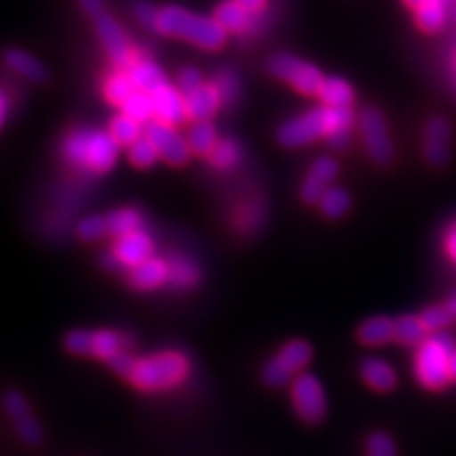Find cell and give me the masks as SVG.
<instances>
[{
    "label": "cell",
    "instance_id": "obj_1",
    "mask_svg": "<svg viewBox=\"0 0 456 456\" xmlns=\"http://www.w3.org/2000/svg\"><path fill=\"white\" fill-rule=\"evenodd\" d=\"M154 31L166 37L187 40L204 50H219L226 40V31L216 21V18L200 16V13L179 6L159 10Z\"/></svg>",
    "mask_w": 456,
    "mask_h": 456
},
{
    "label": "cell",
    "instance_id": "obj_2",
    "mask_svg": "<svg viewBox=\"0 0 456 456\" xmlns=\"http://www.w3.org/2000/svg\"><path fill=\"white\" fill-rule=\"evenodd\" d=\"M120 145L110 134L97 130H77L65 139V159L82 169L105 174L118 160Z\"/></svg>",
    "mask_w": 456,
    "mask_h": 456
},
{
    "label": "cell",
    "instance_id": "obj_3",
    "mask_svg": "<svg viewBox=\"0 0 456 456\" xmlns=\"http://www.w3.org/2000/svg\"><path fill=\"white\" fill-rule=\"evenodd\" d=\"M189 360L179 352H160L135 362L130 379L141 390H167L187 379Z\"/></svg>",
    "mask_w": 456,
    "mask_h": 456
},
{
    "label": "cell",
    "instance_id": "obj_4",
    "mask_svg": "<svg viewBox=\"0 0 456 456\" xmlns=\"http://www.w3.org/2000/svg\"><path fill=\"white\" fill-rule=\"evenodd\" d=\"M350 107H322V109H312L301 117H297L289 122H285L278 130V141L283 147L297 149L310 145V142L318 139H327L330 134L335 130L338 120L345 117V112Z\"/></svg>",
    "mask_w": 456,
    "mask_h": 456
},
{
    "label": "cell",
    "instance_id": "obj_5",
    "mask_svg": "<svg viewBox=\"0 0 456 456\" xmlns=\"http://www.w3.org/2000/svg\"><path fill=\"white\" fill-rule=\"evenodd\" d=\"M451 337L436 335L426 338L417 354V377L426 388H444L451 380L449 362L454 352Z\"/></svg>",
    "mask_w": 456,
    "mask_h": 456
},
{
    "label": "cell",
    "instance_id": "obj_6",
    "mask_svg": "<svg viewBox=\"0 0 456 456\" xmlns=\"http://www.w3.org/2000/svg\"><path fill=\"white\" fill-rule=\"evenodd\" d=\"M312 360V346L306 340H291L263 367V380L270 388L288 387Z\"/></svg>",
    "mask_w": 456,
    "mask_h": 456
},
{
    "label": "cell",
    "instance_id": "obj_7",
    "mask_svg": "<svg viewBox=\"0 0 456 456\" xmlns=\"http://www.w3.org/2000/svg\"><path fill=\"white\" fill-rule=\"evenodd\" d=\"M360 132L369 159L380 167L390 166L395 152L384 114L373 107L363 109L360 112Z\"/></svg>",
    "mask_w": 456,
    "mask_h": 456
},
{
    "label": "cell",
    "instance_id": "obj_8",
    "mask_svg": "<svg viewBox=\"0 0 456 456\" xmlns=\"http://www.w3.org/2000/svg\"><path fill=\"white\" fill-rule=\"evenodd\" d=\"M268 69L276 78L291 84L297 92L305 95H318L320 86L325 78L318 67L291 53H276L274 57H270Z\"/></svg>",
    "mask_w": 456,
    "mask_h": 456
},
{
    "label": "cell",
    "instance_id": "obj_9",
    "mask_svg": "<svg viewBox=\"0 0 456 456\" xmlns=\"http://www.w3.org/2000/svg\"><path fill=\"white\" fill-rule=\"evenodd\" d=\"M291 402L297 415L308 424H318L327 415L325 390L322 382L310 373H301L291 382Z\"/></svg>",
    "mask_w": 456,
    "mask_h": 456
},
{
    "label": "cell",
    "instance_id": "obj_10",
    "mask_svg": "<svg viewBox=\"0 0 456 456\" xmlns=\"http://www.w3.org/2000/svg\"><path fill=\"white\" fill-rule=\"evenodd\" d=\"M145 137L152 142L156 151H159L160 159L171 166H183L189 160V156L192 152L187 137H183L175 130V126L164 124L160 120H151L147 124Z\"/></svg>",
    "mask_w": 456,
    "mask_h": 456
},
{
    "label": "cell",
    "instance_id": "obj_11",
    "mask_svg": "<svg viewBox=\"0 0 456 456\" xmlns=\"http://www.w3.org/2000/svg\"><path fill=\"white\" fill-rule=\"evenodd\" d=\"M152 238L142 231H135L132 234H126L117 238L112 246V251L105 255V265L109 268H134L141 265L142 261H147L152 256Z\"/></svg>",
    "mask_w": 456,
    "mask_h": 456
},
{
    "label": "cell",
    "instance_id": "obj_12",
    "mask_svg": "<svg viewBox=\"0 0 456 456\" xmlns=\"http://www.w3.org/2000/svg\"><path fill=\"white\" fill-rule=\"evenodd\" d=\"M94 23H95L97 38L102 40V45L107 55L110 57V61L122 69L130 67L135 61V55L120 23L114 20L109 12H103L102 16H97Z\"/></svg>",
    "mask_w": 456,
    "mask_h": 456
},
{
    "label": "cell",
    "instance_id": "obj_13",
    "mask_svg": "<svg viewBox=\"0 0 456 456\" xmlns=\"http://www.w3.org/2000/svg\"><path fill=\"white\" fill-rule=\"evenodd\" d=\"M452 130L445 117H432L424 127V160L432 167H445L451 160Z\"/></svg>",
    "mask_w": 456,
    "mask_h": 456
},
{
    "label": "cell",
    "instance_id": "obj_14",
    "mask_svg": "<svg viewBox=\"0 0 456 456\" xmlns=\"http://www.w3.org/2000/svg\"><path fill=\"white\" fill-rule=\"evenodd\" d=\"M154 105V120H160L169 126H179L189 118L187 102L181 90L169 86L167 82L159 90L151 94Z\"/></svg>",
    "mask_w": 456,
    "mask_h": 456
},
{
    "label": "cell",
    "instance_id": "obj_15",
    "mask_svg": "<svg viewBox=\"0 0 456 456\" xmlns=\"http://www.w3.org/2000/svg\"><path fill=\"white\" fill-rule=\"evenodd\" d=\"M338 175V162L331 156H320L308 169L303 183V200L306 204H320L323 192L331 187V181Z\"/></svg>",
    "mask_w": 456,
    "mask_h": 456
},
{
    "label": "cell",
    "instance_id": "obj_16",
    "mask_svg": "<svg viewBox=\"0 0 456 456\" xmlns=\"http://www.w3.org/2000/svg\"><path fill=\"white\" fill-rule=\"evenodd\" d=\"M4 409L13 426H16V432L20 434V437L27 441V444H38L42 439V428L38 420L33 417L27 399L20 392H8L4 397Z\"/></svg>",
    "mask_w": 456,
    "mask_h": 456
},
{
    "label": "cell",
    "instance_id": "obj_17",
    "mask_svg": "<svg viewBox=\"0 0 456 456\" xmlns=\"http://www.w3.org/2000/svg\"><path fill=\"white\" fill-rule=\"evenodd\" d=\"M184 102H187L189 118L194 122H204L219 110L223 99L216 84H202L194 92L184 95Z\"/></svg>",
    "mask_w": 456,
    "mask_h": 456
},
{
    "label": "cell",
    "instance_id": "obj_18",
    "mask_svg": "<svg viewBox=\"0 0 456 456\" xmlns=\"http://www.w3.org/2000/svg\"><path fill=\"white\" fill-rule=\"evenodd\" d=\"M167 276H169L167 263L164 259H159V256H151V259L142 261L141 265L130 270V283L135 289L149 291V289L160 288L162 283L167 281Z\"/></svg>",
    "mask_w": 456,
    "mask_h": 456
},
{
    "label": "cell",
    "instance_id": "obj_19",
    "mask_svg": "<svg viewBox=\"0 0 456 456\" xmlns=\"http://www.w3.org/2000/svg\"><path fill=\"white\" fill-rule=\"evenodd\" d=\"M213 18L226 33H246L255 25V13L240 6L236 0H224V3H221Z\"/></svg>",
    "mask_w": 456,
    "mask_h": 456
},
{
    "label": "cell",
    "instance_id": "obj_20",
    "mask_svg": "<svg viewBox=\"0 0 456 456\" xmlns=\"http://www.w3.org/2000/svg\"><path fill=\"white\" fill-rule=\"evenodd\" d=\"M358 340L365 346H382L395 340V320L375 316L365 320L358 330Z\"/></svg>",
    "mask_w": 456,
    "mask_h": 456
},
{
    "label": "cell",
    "instance_id": "obj_21",
    "mask_svg": "<svg viewBox=\"0 0 456 456\" xmlns=\"http://www.w3.org/2000/svg\"><path fill=\"white\" fill-rule=\"evenodd\" d=\"M362 379L377 392H390L395 382V370L380 358H365L360 365Z\"/></svg>",
    "mask_w": 456,
    "mask_h": 456
},
{
    "label": "cell",
    "instance_id": "obj_22",
    "mask_svg": "<svg viewBox=\"0 0 456 456\" xmlns=\"http://www.w3.org/2000/svg\"><path fill=\"white\" fill-rule=\"evenodd\" d=\"M127 75H130L135 90L145 94H152L166 84L162 69L149 60H135L127 67Z\"/></svg>",
    "mask_w": 456,
    "mask_h": 456
},
{
    "label": "cell",
    "instance_id": "obj_23",
    "mask_svg": "<svg viewBox=\"0 0 456 456\" xmlns=\"http://www.w3.org/2000/svg\"><path fill=\"white\" fill-rule=\"evenodd\" d=\"M4 63L13 73H18L23 78L33 82L46 80V69L35 55L27 53L23 50H8L4 55Z\"/></svg>",
    "mask_w": 456,
    "mask_h": 456
},
{
    "label": "cell",
    "instance_id": "obj_24",
    "mask_svg": "<svg viewBox=\"0 0 456 456\" xmlns=\"http://www.w3.org/2000/svg\"><path fill=\"white\" fill-rule=\"evenodd\" d=\"M167 268H169V276H167V283L174 289H191L198 283L200 280V270L198 266L189 259V256L183 255H174L167 261Z\"/></svg>",
    "mask_w": 456,
    "mask_h": 456
},
{
    "label": "cell",
    "instance_id": "obj_25",
    "mask_svg": "<svg viewBox=\"0 0 456 456\" xmlns=\"http://www.w3.org/2000/svg\"><path fill=\"white\" fill-rule=\"evenodd\" d=\"M318 97L322 99L325 107H331V109L350 107L354 102V90L346 80L330 77V78H323Z\"/></svg>",
    "mask_w": 456,
    "mask_h": 456
},
{
    "label": "cell",
    "instance_id": "obj_26",
    "mask_svg": "<svg viewBox=\"0 0 456 456\" xmlns=\"http://www.w3.org/2000/svg\"><path fill=\"white\" fill-rule=\"evenodd\" d=\"M124 350V338L117 331L99 330L90 335V355H95L99 360H110L114 355Z\"/></svg>",
    "mask_w": 456,
    "mask_h": 456
},
{
    "label": "cell",
    "instance_id": "obj_27",
    "mask_svg": "<svg viewBox=\"0 0 456 456\" xmlns=\"http://www.w3.org/2000/svg\"><path fill=\"white\" fill-rule=\"evenodd\" d=\"M105 219H107L109 236H114V238L141 231L142 226V216L137 209H132V208L112 211L109 216H105Z\"/></svg>",
    "mask_w": 456,
    "mask_h": 456
},
{
    "label": "cell",
    "instance_id": "obj_28",
    "mask_svg": "<svg viewBox=\"0 0 456 456\" xmlns=\"http://www.w3.org/2000/svg\"><path fill=\"white\" fill-rule=\"evenodd\" d=\"M428 330L420 316H402L395 320V340L403 346H419L426 340Z\"/></svg>",
    "mask_w": 456,
    "mask_h": 456
},
{
    "label": "cell",
    "instance_id": "obj_29",
    "mask_svg": "<svg viewBox=\"0 0 456 456\" xmlns=\"http://www.w3.org/2000/svg\"><path fill=\"white\" fill-rule=\"evenodd\" d=\"M187 142L192 152L208 154L217 145V130L209 120L194 122L187 134Z\"/></svg>",
    "mask_w": 456,
    "mask_h": 456
},
{
    "label": "cell",
    "instance_id": "obj_30",
    "mask_svg": "<svg viewBox=\"0 0 456 456\" xmlns=\"http://www.w3.org/2000/svg\"><path fill=\"white\" fill-rule=\"evenodd\" d=\"M350 206H352L350 194L340 187H330L323 192V196L320 200V209L327 219L345 217Z\"/></svg>",
    "mask_w": 456,
    "mask_h": 456
},
{
    "label": "cell",
    "instance_id": "obj_31",
    "mask_svg": "<svg viewBox=\"0 0 456 456\" xmlns=\"http://www.w3.org/2000/svg\"><path fill=\"white\" fill-rule=\"evenodd\" d=\"M135 86L127 75V70H118V73H112L110 77H107L105 80V95L110 103L114 105H124L127 99H130L135 94Z\"/></svg>",
    "mask_w": 456,
    "mask_h": 456
},
{
    "label": "cell",
    "instance_id": "obj_32",
    "mask_svg": "<svg viewBox=\"0 0 456 456\" xmlns=\"http://www.w3.org/2000/svg\"><path fill=\"white\" fill-rule=\"evenodd\" d=\"M417 23L424 33H437L445 23V8L441 0H426L417 8Z\"/></svg>",
    "mask_w": 456,
    "mask_h": 456
},
{
    "label": "cell",
    "instance_id": "obj_33",
    "mask_svg": "<svg viewBox=\"0 0 456 456\" xmlns=\"http://www.w3.org/2000/svg\"><path fill=\"white\" fill-rule=\"evenodd\" d=\"M109 134L114 139H117V142H118L120 147L122 145L124 147H132L137 139H141L142 135H145V134H142V130H141V124L137 120L127 117V114H124V112L118 114V117L110 122V132Z\"/></svg>",
    "mask_w": 456,
    "mask_h": 456
},
{
    "label": "cell",
    "instance_id": "obj_34",
    "mask_svg": "<svg viewBox=\"0 0 456 456\" xmlns=\"http://www.w3.org/2000/svg\"><path fill=\"white\" fill-rule=\"evenodd\" d=\"M122 112L127 114V117L137 120L139 124H149L154 120V105H152V97L151 94L145 92H135L127 102L122 105Z\"/></svg>",
    "mask_w": 456,
    "mask_h": 456
},
{
    "label": "cell",
    "instance_id": "obj_35",
    "mask_svg": "<svg viewBox=\"0 0 456 456\" xmlns=\"http://www.w3.org/2000/svg\"><path fill=\"white\" fill-rule=\"evenodd\" d=\"M211 164L219 169H231L240 162V147L234 141H217V145L209 152Z\"/></svg>",
    "mask_w": 456,
    "mask_h": 456
},
{
    "label": "cell",
    "instance_id": "obj_36",
    "mask_svg": "<svg viewBox=\"0 0 456 456\" xmlns=\"http://www.w3.org/2000/svg\"><path fill=\"white\" fill-rule=\"evenodd\" d=\"M159 159H160L159 151H156V147L145 135L137 139L130 147V160L137 167H151Z\"/></svg>",
    "mask_w": 456,
    "mask_h": 456
},
{
    "label": "cell",
    "instance_id": "obj_37",
    "mask_svg": "<svg viewBox=\"0 0 456 456\" xmlns=\"http://www.w3.org/2000/svg\"><path fill=\"white\" fill-rule=\"evenodd\" d=\"M420 320L428 331H436V330H441V327L451 325L456 318L447 305H439V306L426 308L420 314Z\"/></svg>",
    "mask_w": 456,
    "mask_h": 456
},
{
    "label": "cell",
    "instance_id": "obj_38",
    "mask_svg": "<svg viewBox=\"0 0 456 456\" xmlns=\"http://www.w3.org/2000/svg\"><path fill=\"white\" fill-rule=\"evenodd\" d=\"M77 232L86 241H95V240L105 238L109 234L105 216H92V217L82 219L77 226Z\"/></svg>",
    "mask_w": 456,
    "mask_h": 456
},
{
    "label": "cell",
    "instance_id": "obj_39",
    "mask_svg": "<svg viewBox=\"0 0 456 456\" xmlns=\"http://www.w3.org/2000/svg\"><path fill=\"white\" fill-rule=\"evenodd\" d=\"M367 456H397L395 441L387 432H373L365 445Z\"/></svg>",
    "mask_w": 456,
    "mask_h": 456
},
{
    "label": "cell",
    "instance_id": "obj_40",
    "mask_svg": "<svg viewBox=\"0 0 456 456\" xmlns=\"http://www.w3.org/2000/svg\"><path fill=\"white\" fill-rule=\"evenodd\" d=\"M263 219H265V209L256 202H251L238 213V226L241 231L253 232L263 224Z\"/></svg>",
    "mask_w": 456,
    "mask_h": 456
},
{
    "label": "cell",
    "instance_id": "obj_41",
    "mask_svg": "<svg viewBox=\"0 0 456 456\" xmlns=\"http://www.w3.org/2000/svg\"><path fill=\"white\" fill-rule=\"evenodd\" d=\"M216 86L221 94L223 103H228V105L236 103V99L240 95V84H238V78L234 73H231V70H224V73H221L217 77Z\"/></svg>",
    "mask_w": 456,
    "mask_h": 456
},
{
    "label": "cell",
    "instance_id": "obj_42",
    "mask_svg": "<svg viewBox=\"0 0 456 456\" xmlns=\"http://www.w3.org/2000/svg\"><path fill=\"white\" fill-rule=\"evenodd\" d=\"M90 335H92V331H86V330L70 331L65 337L67 350L77 354V355H90Z\"/></svg>",
    "mask_w": 456,
    "mask_h": 456
},
{
    "label": "cell",
    "instance_id": "obj_43",
    "mask_svg": "<svg viewBox=\"0 0 456 456\" xmlns=\"http://www.w3.org/2000/svg\"><path fill=\"white\" fill-rule=\"evenodd\" d=\"M202 84H204L202 77H200V73H198L196 69L189 67V69H183L181 70V75H179V90L183 92V95L194 92Z\"/></svg>",
    "mask_w": 456,
    "mask_h": 456
},
{
    "label": "cell",
    "instance_id": "obj_44",
    "mask_svg": "<svg viewBox=\"0 0 456 456\" xmlns=\"http://www.w3.org/2000/svg\"><path fill=\"white\" fill-rule=\"evenodd\" d=\"M135 362H137V360H134L130 354L122 350L120 354H117V355H114V358H110V360H109V365L112 367V370H117L118 375L130 377V375H132V370H134V367H135Z\"/></svg>",
    "mask_w": 456,
    "mask_h": 456
},
{
    "label": "cell",
    "instance_id": "obj_45",
    "mask_svg": "<svg viewBox=\"0 0 456 456\" xmlns=\"http://www.w3.org/2000/svg\"><path fill=\"white\" fill-rule=\"evenodd\" d=\"M135 18L141 25H145L149 28H154L156 25V18H159V10L152 8L147 3H141L135 6Z\"/></svg>",
    "mask_w": 456,
    "mask_h": 456
},
{
    "label": "cell",
    "instance_id": "obj_46",
    "mask_svg": "<svg viewBox=\"0 0 456 456\" xmlns=\"http://www.w3.org/2000/svg\"><path fill=\"white\" fill-rule=\"evenodd\" d=\"M78 4L94 20L105 12V0H78Z\"/></svg>",
    "mask_w": 456,
    "mask_h": 456
},
{
    "label": "cell",
    "instance_id": "obj_47",
    "mask_svg": "<svg viewBox=\"0 0 456 456\" xmlns=\"http://www.w3.org/2000/svg\"><path fill=\"white\" fill-rule=\"evenodd\" d=\"M236 3L240 4V6H244L248 12H251V13H259V12H263L265 10V6H266V0H236Z\"/></svg>",
    "mask_w": 456,
    "mask_h": 456
},
{
    "label": "cell",
    "instance_id": "obj_48",
    "mask_svg": "<svg viewBox=\"0 0 456 456\" xmlns=\"http://www.w3.org/2000/svg\"><path fill=\"white\" fill-rule=\"evenodd\" d=\"M447 249H449L452 259L456 261V228H454V231H452V232L449 234V238H447Z\"/></svg>",
    "mask_w": 456,
    "mask_h": 456
},
{
    "label": "cell",
    "instance_id": "obj_49",
    "mask_svg": "<svg viewBox=\"0 0 456 456\" xmlns=\"http://www.w3.org/2000/svg\"><path fill=\"white\" fill-rule=\"evenodd\" d=\"M6 112H8V102H6L4 94L0 92V126H3V122L6 118Z\"/></svg>",
    "mask_w": 456,
    "mask_h": 456
},
{
    "label": "cell",
    "instance_id": "obj_50",
    "mask_svg": "<svg viewBox=\"0 0 456 456\" xmlns=\"http://www.w3.org/2000/svg\"><path fill=\"white\" fill-rule=\"evenodd\" d=\"M449 375H451V380H456V350L452 352L451 355V362H449Z\"/></svg>",
    "mask_w": 456,
    "mask_h": 456
},
{
    "label": "cell",
    "instance_id": "obj_51",
    "mask_svg": "<svg viewBox=\"0 0 456 456\" xmlns=\"http://www.w3.org/2000/svg\"><path fill=\"white\" fill-rule=\"evenodd\" d=\"M445 305L449 306V310L454 314V318H456V291H454V293L449 297V301H447Z\"/></svg>",
    "mask_w": 456,
    "mask_h": 456
},
{
    "label": "cell",
    "instance_id": "obj_52",
    "mask_svg": "<svg viewBox=\"0 0 456 456\" xmlns=\"http://www.w3.org/2000/svg\"><path fill=\"white\" fill-rule=\"evenodd\" d=\"M405 3H407V6H411V8H419L420 4H424L426 3V0H405ZM441 3H444V0H441Z\"/></svg>",
    "mask_w": 456,
    "mask_h": 456
},
{
    "label": "cell",
    "instance_id": "obj_53",
    "mask_svg": "<svg viewBox=\"0 0 456 456\" xmlns=\"http://www.w3.org/2000/svg\"><path fill=\"white\" fill-rule=\"evenodd\" d=\"M452 70H454V77H456V52H454V57H452Z\"/></svg>",
    "mask_w": 456,
    "mask_h": 456
}]
</instances>
